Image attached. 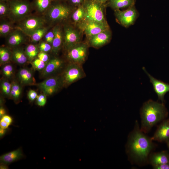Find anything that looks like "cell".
Here are the masks:
<instances>
[{"label":"cell","instance_id":"cell-1","mask_svg":"<svg viewBox=\"0 0 169 169\" xmlns=\"http://www.w3.org/2000/svg\"><path fill=\"white\" fill-rule=\"evenodd\" d=\"M151 138L145 135L136 122L135 128L130 134L127 145V151L131 158L139 164L148 160L150 153L155 147Z\"/></svg>","mask_w":169,"mask_h":169},{"label":"cell","instance_id":"cell-2","mask_svg":"<svg viewBox=\"0 0 169 169\" xmlns=\"http://www.w3.org/2000/svg\"><path fill=\"white\" fill-rule=\"evenodd\" d=\"M164 103L149 100L145 102L140 110L141 126L140 129L147 133L151 128L167 115Z\"/></svg>","mask_w":169,"mask_h":169},{"label":"cell","instance_id":"cell-3","mask_svg":"<svg viewBox=\"0 0 169 169\" xmlns=\"http://www.w3.org/2000/svg\"><path fill=\"white\" fill-rule=\"evenodd\" d=\"M73 11V7L66 2L52 1L44 18L51 23L59 22L68 19Z\"/></svg>","mask_w":169,"mask_h":169},{"label":"cell","instance_id":"cell-4","mask_svg":"<svg viewBox=\"0 0 169 169\" xmlns=\"http://www.w3.org/2000/svg\"><path fill=\"white\" fill-rule=\"evenodd\" d=\"M8 16L13 22H19L29 15L33 9L31 3L27 0H9Z\"/></svg>","mask_w":169,"mask_h":169},{"label":"cell","instance_id":"cell-5","mask_svg":"<svg viewBox=\"0 0 169 169\" xmlns=\"http://www.w3.org/2000/svg\"><path fill=\"white\" fill-rule=\"evenodd\" d=\"M83 5L85 12L84 21L100 23L107 22L104 14L105 4L96 0H85Z\"/></svg>","mask_w":169,"mask_h":169},{"label":"cell","instance_id":"cell-6","mask_svg":"<svg viewBox=\"0 0 169 169\" xmlns=\"http://www.w3.org/2000/svg\"><path fill=\"white\" fill-rule=\"evenodd\" d=\"M18 22L16 28L30 37L36 30L44 26L46 21L43 17L29 15Z\"/></svg>","mask_w":169,"mask_h":169},{"label":"cell","instance_id":"cell-7","mask_svg":"<svg viewBox=\"0 0 169 169\" xmlns=\"http://www.w3.org/2000/svg\"><path fill=\"white\" fill-rule=\"evenodd\" d=\"M81 65L70 63L61 78L63 85L69 86L84 77L85 74Z\"/></svg>","mask_w":169,"mask_h":169},{"label":"cell","instance_id":"cell-8","mask_svg":"<svg viewBox=\"0 0 169 169\" xmlns=\"http://www.w3.org/2000/svg\"><path fill=\"white\" fill-rule=\"evenodd\" d=\"M66 51V58L70 63L82 65L86 59L88 46L80 42Z\"/></svg>","mask_w":169,"mask_h":169},{"label":"cell","instance_id":"cell-9","mask_svg":"<svg viewBox=\"0 0 169 169\" xmlns=\"http://www.w3.org/2000/svg\"><path fill=\"white\" fill-rule=\"evenodd\" d=\"M115 14L119 23L127 28L134 23L138 17V13L134 6L123 11L115 10Z\"/></svg>","mask_w":169,"mask_h":169},{"label":"cell","instance_id":"cell-10","mask_svg":"<svg viewBox=\"0 0 169 169\" xmlns=\"http://www.w3.org/2000/svg\"><path fill=\"white\" fill-rule=\"evenodd\" d=\"M63 46L67 51L80 42L81 35L76 29L69 25L64 26Z\"/></svg>","mask_w":169,"mask_h":169},{"label":"cell","instance_id":"cell-11","mask_svg":"<svg viewBox=\"0 0 169 169\" xmlns=\"http://www.w3.org/2000/svg\"><path fill=\"white\" fill-rule=\"evenodd\" d=\"M61 85V78L54 76L49 78L39 83L38 87L46 95H50L57 92Z\"/></svg>","mask_w":169,"mask_h":169},{"label":"cell","instance_id":"cell-12","mask_svg":"<svg viewBox=\"0 0 169 169\" xmlns=\"http://www.w3.org/2000/svg\"><path fill=\"white\" fill-rule=\"evenodd\" d=\"M82 24V29L88 38L110 29L107 22L84 21Z\"/></svg>","mask_w":169,"mask_h":169},{"label":"cell","instance_id":"cell-13","mask_svg":"<svg viewBox=\"0 0 169 169\" xmlns=\"http://www.w3.org/2000/svg\"><path fill=\"white\" fill-rule=\"evenodd\" d=\"M142 69L149 78L150 82L153 85L154 90L158 96V100L164 103L165 101L164 96L167 92H169V84L154 78L146 71L144 67H143Z\"/></svg>","mask_w":169,"mask_h":169},{"label":"cell","instance_id":"cell-14","mask_svg":"<svg viewBox=\"0 0 169 169\" xmlns=\"http://www.w3.org/2000/svg\"><path fill=\"white\" fill-rule=\"evenodd\" d=\"M111 36V32L108 29L89 38V44L91 47L99 48L108 43Z\"/></svg>","mask_w":169,"mask_h":169},{"label":"cell","instance_id":"cell-15","mask_svg":"<svg viewBox=\"0 0 169 169\" xmlns=\"http://www.w3.org/2000/svg\"><path fill=\"white\" fill-rule=\"evenodd\" d=\"M151 138L159 142L169 141V120L164 121L159 126Z\"/></svg>","mask_w":169,"mask_h":169},{"label":"cell","instance_id":"cell-16","mask_svg":"<svg viewBox=\"0 0 169 169\" xmlns=\"http://www.w3.org/2000/svg\"><path fill=\"white\" fill-rule=\"evenodd\" d=\"M54 33V38L52 44L51 52L54 54H57L62 46L63 43V30L61 27L57 25L53 28Z\"/></svg>","mask_w":169,"mask_h":169},{"label":"cell","instance_id":"cell-17","mask_svg":"<svg viewBox=\"0 0 169 169\" xmlns=\"http://www.w3.org/2000/svg\"><path fill=\"white\" fill-rule=\"evenodd\" d=\"M26 36L22 31L16 28L7 36V44L11 47H17L25 41Z\"/></svg>","mask_w":169,"mask_h":169},{"label":"cell","instance_id":"cell-18","mask_svg":"<svg viewBox=\"0 0 169 169\" xmlns=\"http://www.w3.org/2000/svg\"><path fill=\"white\" fill-rule=\"evenodd\" d=\"M63 61L60 59L54 57L49 60L43 70L42 74L43 76H48L57 71L63 67Z\"/></svg>","mask_w":169,"mask_h":169},{"label":"cell","instance_id":"cell-19","mask_svg":"<svg viewBox=\"0 0 169 169\" xmlns=\"http://www.w3.org/2000/svg\"><path fill=\"white\" fill-rule=\"evenodd\" d=\"M18 77L20 83L23 85H33L35 79L32 71L27 68L21 69L18 71Z\"/></svg>","mask_w":169,"mask_h":169},{"label":"cell","instance_id":"cell-20","mask_svg":"<svg viewBox=\"0 0 169 169\" xmlns=\"http://www.w3.org/2000/svg\"><path fill=\"white\" fill-rule=\"evenodd\" d=\"M148 161L152 166L169 163V156L164 151L153 153L150 154Z\"/></svg>","mask_w":169,"mask_h":169},{"label":"cell","instance_id":"cell-21","mask_svg":"<svg viewBox=\"0 0 169 169\" xmlns=\"http://www.w3.org/2000/svg\"><path fill=\"white\" fill-rule=\"evenodd\" d=\"M135 3L136 0H109L105 5L116 10L127 9L135 6Z\"/></svg>","mask_w":169,"mask_h":169},{"label":"cell","instance_id":"cell-22","mask_svg":"<svg viewBox=\"0 0 169 169\" xmlns=\"http://www.w3.org/2000/svg\"><path fill=\"white\" fill-rule=\"evenodd\" d=\"M23 156L20 149L5 153L0 156V161L3 164H8L21 158Z\"/></svg>","mask_w":169,"mask_h":169},{"label":"cell","instance_id":"cell-23","mask_svg":"<svg viewBox=\"0 0 169 169\" xmlns=\"http://www.w3.org/2000/svg\"><path fill=\"white\" fill-rule=\"evenodd\" d=\"M11 58L15 62L20 64H24L28 60L25 51L22 49L18 48L13 50Z\"/></svg>","mask_w":169,"mask_h":169},{"label":"cell","instance_id":"cell-24","mask_svg":"<svg viewBox=\"0 0 169 169\" xmlns=\"http://www.w3.org/2000/svg\"><path fill=\"white\" fill-rule=\"evenodd\" d=\"M52 0H33L31 3L33 9L38 13H44L50 5Z\"/></svg>","mask_w":169,"mask_h":169},{"label":"cell","instance_id":"cell-25","mask_svg":"<svg viewBox=\"0 0 169 169\" xmlns=\"http://www.w3.org/2000/svg\"><path fill=\"white\" fill-rule=\"evenodd\" d=\"M71 16L73 22L76 23L84 20L85 12L83 4L77 7L73 11Z\"/></svg>","mask_w":169,"mask_h":169},{"label":"cell","instance_id":"cell-26","mask_svg":"<svg viewBox=\"0 0 169 169\" xmlns=\"http://www.w3.org/2000/svg\"><path fill=\"white\" fill-rule=\"evenodd\" d=\"M39 51L38 47L36 45L30 44L27 46L24 51L28 60L32 62L37 57Z\"/></svg>","mask_w":169,"mask_h":169},{"label":"cell","instance_id":"cell-27","mask_svg":"<svg viewBox=\"0 0 169 169\" xmlns=\"http://www.w3.org/2000/svg\"><path fill=\"white\" fill-rule=\"evenodd\" d=\"M49 27H41L36 30L30 36L32 41L36 43L39 41L49 31Z\"/></svg>","mask_w":169,"mask_h":169},{"label":"cell","instance_id":"cell-28","mask_svg":"<svg viewBox=\"0 0 169 169\" xmlns=\"http://www.w3.org/2000/svg\"><path fill=\"white\" fill-rule=\"evenodd\" d=\"M16 28L12 24L7 21H2L0 24V35L1 37L7 36Z\"/></svg>","mask_w":169,"mask_h":169},{"label":"cell","instance_id":"cell-29","mask_svg":"<svg viewBox=\"0 0 169 169\" xmlns=\"http://www.w3.org/2000/svg\"><path fill=\"white\" fill-rule=\"evenodd\" d=\"M12 57V52L7 47H2L0 48V61L1 64L8 62Z\"/></svg>","mask_w":169,"mask_h":169},{"label":"cell","instance_id":"cell-30","mask_svg":"<svg viewBox=\"0 0 169 169\" xmlns=\"http://www.w3.org/2000/svg\"><path fill=\"white\" fill-rule=\"evenodd\" d=\"M12 88L10 95L15 100H18L22 93V88L20 85L17 82L13 81L11 83Z\"/></svg>","mask_w":169,"mask_h":169},{"label":"cell","instance_id":"cell-31","mask_svg":"<svg viewBox=\"0 0 169 169\" xmlns=\"http://www.w3.org/2000/svg\"><path fill=\"white\" fill-rule=\"evenodd\" d=\"M2 72L5 77L7 79H10L12 77L13 74V67L11 64H6L3 66Z\"/></svg>","mask_w":169,"mask_h":169},{"label":"cell","instance_id":"cell-32","mask_svg":"<svg viewBox=\"0 0 169 169\" xmlns=\"http://www.w3.org/2000/svg\"><path fill=\"white\" fill-rule=\"evenodd\" d=\"M1 91L3 95L6 96L10 95L12 84L6 80H3L1 82Z\"/></svg>","mask_w":169,"mask_h":169},{"label":"cell","instance_id":"cell-33","mask_svg":"<svg viewBox=\"0 0 169 169\" xmlns=\"http://www.w3.org/2000/svg\"><path fill=\"white\" fill-rule=\"evenodd\" d=\"M9 8L8 2L0 1V18H4L8 16Z\"/></svg>","mask_w":169,"mask_h":169},{"label":"cell","instance_id":"cell-34","mask_svg":"<svg viewBox=\"0 0 169 169\" xmlns=\"http://www.w3.org/2000/svg\"><path fill=\"white\" fill-rule=\"evenodd\" d=\"M12 122V119L11 116L7 115H4L0 120V128L4 129H7Z\"/></svg>","mask_w":169,"mask_h":169},{"label":"cell","instance_id":"cell-35","mask_svg":"<svg viewBox=\"0 0 169 169\" xmlns=\"http://www.w3.org/2000/svg\"><path fill=\"white\" fill-rule=\"evenodd\" d=\"M31 62L33 68L35 69L38 70H43L46 64L38 58H36Z\"/></svg>","mask_w":169,"mask_h":169},{"label":"cell","instance_id":"cell-36","mask_svg":"<svg viewBox=\"0 0 169 169\" xmlns=\"http://www.w3.org/2000/svg\"><path fill=\"white\" fill-rule=\"evenodd\" d=\"M38 47L40 51L46 53L51 51L52 49V45L44 41L41 42Z\"/></svg>","mask_w":169,"mask_h":169},{"label":"cell","instance_id":"cell-37","mask_svg":"<svg viewBox=\"0 0 169 169\" xmlns=\"http://www.w3.org/2000/svg\"><path fill=\"white\" fill-rule=\"evenodd\" d=\"M54 33L53 29L48 31L45 35L44 37V41L47 42L52 45L54 38Z\"/></svg>","mask_w":169,"mask_h":169},{"label":"cell","instance_id":"cell-38","mask_svg":"<svg viewBox=\"0 0 169 169\" xmlns=\"http://www.w3.org/2000/svg\"><path fill=\"white\" fill-rule=\"evenodd\" d=\"M46 95L42 94L38 96L36 99L37 104L40 106H44L46 103L47 101Z\"/></svg>","mask_w":169,"mask_h":169},{"label":"cell","instance_id":"cell-39","mask_svg":"<svg viewBox=\"0 0 169 169\" xmlns=\"http://www.w3.org/2000/svg\"><path fill=\"white\" fill-rule=\"evenodd\" d=\"M37 58L46 63L49 59V56L47 53L42 51H40L39 52Z\"/></svg>","mask_w":169,"mask_h":169},{"label":"cell","instance_id":"cell-40","mask_svg":"<svg viewBox=\"0 0 169 169\" xmlns=\"http://www.w3.org/2000/svg\"><path fill=\"white\" fill-rule=\"evenodd\" d=\"M27 96L28 99L31 101L36 99L38 96L37 93L35 90H30L28 93Z\"/></svg>","mask_w":169,"mask_h":169},{"label":"cell","instance_id":"cell-41","mask_svg":"<svg viewBox=\"0 0 169 169\" xmlns=\"http://www.w3.org/2000/svg\"><path fill=\"white\" fill-rule=\"evenodd\" d=\"M85 0H68V3L73 6H79L83 4Z\"/></svg>","mask_w":169,"mask_h":169},{"label":"cell","instance_id":"cell-42","mask_svg":"<svg viewBox=\"0 0 169 169\" xmlns=\"http://www.w3.org/2000/svg\"><path fill=\"white\" fill-rule=\"evenodd\" d=\"M155 169H169V163L164 164L153 166Z\"/></svg>","mask_w":169,"mask_h":169},{"label":"cell","instance_id":"cell-43","mask_svg":"<svg viewBox=\"0 0 169 169\" xmlns=\"http://www.w3.org/2000/svg\"><path fill=\"white\" fill-rule=\"evenodd\" d=\"M5 113L6 111L5 109L1 107L0 109V116L1 118L5 115Z\"/></svg>","mask_w":169,"mask_h":169},{"label":"cell","instance_id":"cell-44","mask_svg":"<svg viewBox=\"0 0 169 169\" xmlns=\"http://www.w3.org/2000/svg\"><path fill=\"white\" fill-rule=\"evenodd\" d=\"M7 130L6 129H3L0 128V135L2 137L6 133Z\"/></svg>","mask_w":169,"mask_h":169},{"label":"cell","instance_id":"cell-45","mask_svg":"<svg viewBox=\"0 0 169 169\" xmlns=\"http://www.w3.org/2000/svg\"><path fill=\"white\" fill-rule=\"evenodd\" d=\"M109 0H96L97 2L103 4H105V3L108 2Z\"/></svg>","mask_w":169,"mask_h":169},{"label":"cell","instance_id":"cell-46","mask_svg":"<svg viewBox=\"0 0 169 169\" xmlns=\"http://www.w3.org/2000/svg\"><path fill=\"white\" fill-rule=\"evenodd\" d=\"M7 168L8 167L6 164H3L0 166V169H7Z\"/></svg>","mask_w":169,"mask_h":169},{"label":"cell","instance_id":"cell-47","mask_svg":"<svg viewBox=\"0 0 169 169\" xmlns=\"http://www.w3.org/2000/svg\"><path fill=\"white\" fill-rule=\"evenodd\" d=\"M53 1H58V2H66L68 0H52Z\"/></svg>","mask_w":169,"mask_h":169},{"label":"cell","instance_id":"cell-48","mask_svg":"<svg viewBox=\"0 0 169 169\" xmlns=\"http://www.w3.org/2000/svg\"><path fill=\"white\" fill-rule=\"evenodd\" d=\"M9 0H0V2H8Z\"/></svg>","mask_w":169,"mask_h":169},{"label":"cell","instance_id":"cell-49","mask_svg":"<svg viewBox=\"0 0 169 169\" xmlns=\"http://www.w3.org/2000/svg\"><path fill=\"white\" fill-rule=\"evenodd\" d=\"M167 146L169 148V141H167Z\"/></svg>","mask_w":169,"mask_h":169}]
</instances>
